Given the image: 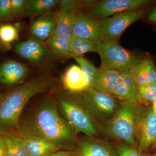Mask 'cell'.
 Wrapping results in <instances>:
<instances>
[{
	"label": "cell",
	"mask_w": 156,
	"mask_h": 156,
	"mask_svg": "<svg viewBox=\"0 0 156 156\" xmlns=\"http://www.w3.org/2000/svg\"><path fill=\"white\" fill-rule=\"evenodd\" d=\"M23 139L44 140L61 150L75 151L74 133L59 114L56 99L48 95L31 113L20 120L16 130Z\"/></svg>",
	"instance_id": "cell-1"
},
{
	"label": "cell",
	"mask_w": 156,
	"mask_h": 156,
	"mask_svg": "<svg viewBox=\"0 0 156 156\" xmlns=\"http://www.w3.org/2000/svg\"><path fill=\"white\" fill-rule=\"evenodd\" d=\"M60 86L57 78L40 76L0 95V134L16 131L23 110L31 98L56 91Z\"/></svg>",
	"instance_id": "cell-2"
},
{
	"label": "cell",
	"mask_w": 156,
	"mask_h": 156,
	"mask_svg": "<svg viewBox=\"0 0 156 156\" xmlns=\"http://www.w3.org/2000/svg\"><path fill=\"white\" fill-rule=\"evenodd\" d=\"M55 99L59 114L74 133H82L89 136L97 134L94 120L84 107L80 98L76 100L58 94Z\"/></svg>",
	"instance_id": "cell-3"
},
{
	"label": "cell",
	"mask_w": 156,
	"mask_h": 156,
	"mask_svg": "<svg viewBox=\"0 0 156 156\" xmlns=\"http://www.w3.org/2000/svg\"><path fill=\"white\" fill-rule=\"evenodd\" d=\"M136 105L121 101L114 114L106 120L103 127L108 136L134 147L137 145L134 132Z\"/></svg>",
	"instance_id": "cell-4"
},
{
	"label": "cell",
	"mask_w": 156,
	"mask_h": 156,
	"mask_svg": "<svg viewBox=\"0 0 156 156\" xmlns=\"http://www.w3.org/2000/svg\"><path fill=\"white\" fill-rule=\"evenodd\" d=\"M101 63L121 72L130 71L145 55L126 50L118 41H105L96 45Z\"/></svg>",
	"instance_id": "cell-5"
},
{
	"label": "cell",
	"mask_w": 156,
	"mask_h": 156,
	"mask_svg": "<svg viewBox=\"0 0 156 156\" xmlns=\"http://www.w3.org/2000/svg\"><path fill=\"white\" fill-rule=\"evenodd\" d=\"M134 132L140 151L146 152L156 139V113L152 105H136Z\"/></svg>",
	"instance_id": "cell-6"
},
{
	"label": "cell",
	"mask_w": 156,
	"mask_h": 156,
	"mask_svg": "<svg viewBox=\"0 0 156 156\" xmlns=\"http://www.w3.org/2000/svg\"><path fill=\"white\" fill-rule=\"evenodd\" d=\"M81 93V102L93 120L106 121L110 119L119 104L112 94L96 91L92 87Z\"/></svg>",
	"instance_id": "cell-7"
},
{
	"label": "cell",
	"mask_w": 156,
	"mask_h": 156,
	"mask_svg": "<svg viewBox=\"0 0 156 156\" xmlns=\"http://www.w3.org/2000/svg\"><path fill=\"white\" fill-rule=\"evenodd\" d=\"M148 7L136 11L121 12L111 17L97 19L103 29L106 41H119L124 31L129 26L144 17Z\"/></svg>",
	"instance_id": "cell-8"
},
{
	"label": "cell",
	"mask_w": 156,
	"mask_h": 156,
	"mask_svg": "<svg viewBox=\"0 0 156 156\" xmlns=\"http://www.w3.org/2000/svg\"><path fill=\"white\" fill-rule=\"evenodd\" d=\"M154 2L153 0H102L96 1L86 11L91 17L97 19L125 11L144 9Z\"/></svg>",
	"instance_id": "cell-9"
},
{
	"label": "cell",
	"mask_w": 156,
	"mask_h": 156,
	"mask_svg": "<svg viewBox=\"0 0 156 156\" xmlns=\"http://www.w3.org/2000/svg\"><path fill=\"white\" fill-rule=\"evenodd\" d=\"M18 56L37 67H52L56 57L44 43L29 40L19 42L15 46Z\"/></svg>",
	"instance_id": "cell-10"
},
{
	"label": "cell",
	"mask_w": 156,
	"mask_h": 156,
	"mask_svg": "<svg viewBox=\"0 0 156 156\" xmlns=\"http://www.w3.org/2000/svg\"><path fill=\"white\" fill-rule=\"evenodd\" d=\"M72 31L73 36L87 39L96 44L106 41L103 29L97 19L91 17L85 10L78 11Z\"/></svg>",
	"instance_id": "cell-11"
},
{
	"label": "cell",
	"mask_w": 156,
	"mask_h": 156,
	"mask_svg": "<svg viewBox=\"0 0 156 156\" xmlns=\"http://www.w3.org/2000/svg\"><path fill=\"white\" fill-rule=\"evenodd\" d=\"M57 10H51L34 19L32 23L29 31V40L44 43L48 41L54 34Z\"/></svg>",
	"instance_id": "cell-12"
},
{
	"label": "cell",
	"mask_w": 156,
	"mask_h": 156,
	"mask_svg": "<svg viewBox=\"0 0 156 156\" xmlns=\"http://www.w3.org/2000/svg\"><path fill=\"white\" fill-rule=\"evenodd\" d=\"M122 76L121 72L101 63L90 87L96 91L112 94Z\"/></svg>",
	"instance_id": "cell-13"
},
{
	"label": "cell",
	"mask_w": 156,
	"mask_h": 156,
	"mask_svg": "<svg viewBox=\"0 0 156 156\" xmlns=\"http://www.w3.org/2000/svg\"><path fill=\"white\" fill-rule=\"evenodd\" d=\"M30 72V68L21 62L7 59L0 66V83L10 86L19 83Z\"/></svg>",
	"instance_id": "cell-14"
},
{
	"label": "cell",
	"mask_w": 156,
	"mask_h": 156,
	"mask_svg": "<svg viewBox=\"0 0 156 156\" xmlns=\"http://www.w3.org/2000/svg\"><path fill=\"white\" fill-rule=\"evenodd\" d=\"M137 87L130 71L123 72L122 79L112 94L121 101L137 104Z\"/></svg>",
	"instance_id": "cell-15"
},
{
	"label": "cell",
	"mask_w": 156,
	"mask_h": 156,
	"mask_svg": "<svg viewBox=\"0 0 156 156\" xmlns=\"http://www.w3.org/2000/svg\"><path fill=\"white\" fill-rule=\"evenodd\" d=\"M76 152L78 156H118L116 148L108 144L95 140L79 141Z\"/></svg>",
	"instance_id": "cell-16"
},
{
	"label": "cell",
	"mask_w": 156,
	"mask_h": 156,
	"mask_svg": "<svg viewBox=\"0 0 156 156\" xmlns=\"http://www.w3.org/2000/svg\"><path fill=\"white\" fill-rule=\"evenodd\" d=\"M130 72L138 86L156 82V66L149 56L146 55Z\"/></svg>",
	"instance_id": "cell-17"
},
{
	"label": "cell",
	"mask_w": 156,
	"mask_h": 156,
	"mask_svg": "<svg viewBox=\"0 0 156 156\" xmlns=\"http://www.w3.org/2000/svg\"><path fill=\"white\" fill-rule=\"evenodd\" d=\"M62 83L66 90L73 93H81L88 88L81 68L76 65L66 71L62 76Z\"/></svg>",
	"instance_id": "cell-18"
},
{
	"label": "cell",
	"mask_w": 156,
	"mask_h": 156,
	"mask_svg": "<svg viewBox=\"0 0 156 156\" xmlns=\"http://www.w3.org/2000/svg\"><path fill=\"white\" fill-rule=\"evenodd\" d=\"M72 10L58 12L56 17L53 35L71 38L73 36V26L78 11Z\"/></svg>",
	"instance_id": "cell-19"
},
{
	"label": "cell",
	"mask_w": 156,
	"mask_h": 156,
	"mask_svg": "<svg viewBox=\"0 0 156 156\" xmlns=\"http://www.w3.org/2000/svg\"><path fill=\"white\" fill-rule=\"evenodd\" d=\"M70 38L53 35L48 41V47L56 58H74L70 51Z\"/></svg>",
	"instance_id": "cell-20"
},
{
	"label": "cell",
	"mask_w": 156,
	"mask_h": 156,
	"mask_svg": "<svg viewBox=\"0 0 156 156\" xmlns=\"http://www.w3.org/2000/svg\"><path fill=\"white\" fill-rule=\"evenodd\" d=\"M23 140L28 156H46L61 150L58 147L44 140L23 139Z\"/></svg>",
	"instance_id": "cell-21"
},
{
	"label": "cell",
	"mask_w": 156,
	"mask_h": 156,
	"mask_svg": "<svg viewBox=\"0 0 156 156\" xmlns=\"http://www.w3.org/2000/svg\"><path fill=\"white\" fill-rule=\"evenodd\" d=\"M58 0H26V17L35 19L58 5Z\"/></svg>",
	"instance_id": "cell-22"
},
{
	"label": "cell",
	"mask_w": 156,
	"mask_h": 156,
	"mask_svg": "<svg viewBox=\"0 0 156 156\" xmlns=\"http://www.w3.org/2000/svg\"><path fill=\"white\" fill-rule=\"evenodd\" d=\"M19 26L0 23V51H9L19 38Z\"/></svg>",
	"instance_id": "cell-23"
},
{
	"label": "cell",
	"mask_w": 156,
	"mask_h": 156,
	"mask_svg": "<svg viewBox=\"0 0 156 156\" xmlns=\"http://www.w3.org/2000/svg\"><path fill=\"white\" fill-rule=\"evenodd\" d=\"M7 146V156H28L23 138L16 131L4 134Z\"/></svg>",
	"instance_id": "cell-24"
},
{
	"label": "cell",
	"mask_w": 156,
	"mask_h": 156,
	"mask_svg": "<svg viewBox=\"0 0 156 156\" xmlns=\"http://www.w3.org/2000/svg\"><path fill=\"white\" fill-rule=\"evenodd\" d=\"M96 45L83 38L73 36L70 38V51L75 57H81L88 53L96 52Z\"/></svg>",
	"instance_id": "cell-25"
},
{
	"label": "cell",
	"mask_w": 156,
	"mask_h": 156,
	"mask_svg": "<svg viewBox=\"0 0 156 156\" xmlns=\"http://www.w3.org/2000/svg\"><path fill=\"white\" fill-rule=\"evenodd\" d=\"M156 97V82L137 87V100L139 104L151 105Z\"/></svg>",
	"instance_id": "cell-26"
},
{
	"label": "cell",
	"mask_w": 156,
	"mask_h": 156,
	"mask_svg": "<svg viewBox=\"0 0 156 156\" xmlns=\"http://www.w3.org/2000/svg\"><path fill=\"white\" fill-rule=\"evenodd\" d=\"M97 1L94 0H58V12L72 10L89 9Z\"/></svg>",
	"instance_id": "cell-27"
},
{
	"label": "cell",
	"mask_w": 156,
	"mask_h": 156,
	"mask_svg": "<svg viewBox=\"0 0 156 156\" xmlns=\"http://www.w3.org/2000/svg\"><path fill=\"white\" fill-rule=\"evenodd\" d=\"M79 64L83 74L85 82L88 88L91 87L92 81L97 72L98 68L84 58L83 56L73 58Z\"/></svg>",
	"instance_id": "cell-28"
},
{
	"label": "cell",
	"mask_w": 156,
	"mask_h": 156,
	"mask_svg": "<svg viewBox=\"0 0 156 156\" xmlns=\"http://www.w3.org/2000/svg\"><path fill=\"white\" fill-rule=\"evenodd\" d=\"M13 19H19L26 16V0H11Z\"/></svg>",
	"instance_id": "cell-29"
},
{
	"label": "cell",
	"mask_w": 156,
	"mask_h": 156,
	"mask_svg": "<svg viewBox=\"0 0 156 156\" xmlns=\"http://www.w3.org/2000/svg\"><path fill=\"white\" fill-rule=\"evenodd\" d=\"M13 19L11 0H0V22Z\"/></svg>",
	"instance_id": "cell-30"
},
{
	"label": "cell",
	"mask_w": 156,
	"mask_h": 156,
	"mask_svg": "<svg viewBox=\"0 0 156 156\" xmlns=\"http://www.w3.org/2000/svg\"><path fill=\"white\" fill-rule=\"evenodd\" d=\"M116 149L118 156H142L140 151L125 143L118 144Z\"/></svg>",
	"instance_id": "cell-31"
},
{
	"label": "cell",
	"mask_w": 156,
	"mask_h": 156,
	"mask_svg": "<svg viewBox=\"0 0 156 156\" xmlns=\"http://www.w3.org/2000/svg\"><path fill=\"white\" fill-rule=\"evenodd\" d=\"M146 17V20L149 23L156 25V5L150 10H148L144 16Z\"/></svg>",
	"instance_id": "cell-32"
},
{
	"label": "cell",
	"mask_w": 156,
	"mask_h": 156,
	"mask_svg": "<svg viewBox=\"0 0 156 156\" xmlns=\"http://www.w3.org/2000/svg\"><path fill=\"white\" fill-rule=\"evenodd\" d=\"M46 156H78L75 151L68 150H59L49 154Z\"/></svg>",
	"instance_id": "cell-33"
},
{
	"label": "cell",
	"mask_w": 156,
	"mask_h": 156,
	"mask_svg": "<svg viewBox=\"0 0 156 156\" xmlns=\"http://www.w3.org/2000/svg\"><path fill=\"white\" fill-rule=\"evenodd\" d=\"M0 156H7V146L4 134H0Z\"/></svg>",
	"instance_id": "cell-34"
},
{
	"label": "cell",
	"mask_w": 156,
	"mask_h": 156,
	"mask_svg": "<svg viewBox=\"0 0 156 156\" xmlns=\"http://www.w3.org/2000/svg\"><path fill=\"white\" fill-rule=\"evenodd\" d=\"M154 108L155 111V112L156 113V97L155 99L154 100L153 103L152 104ZM151 150H154L156 149V139L155 140L154 142V143L152 145L151 147Z\"/></svg>",
	"instance_id": "cell-35"
},
{
	"label": "cell",
	"mask_w": 156,
	"mask_h": 156,
	"mask_svg": "<svg viewBox=\"0 0 156 156\" xmlns=\"http://www.w3.org/2000/svg\"><path fill=\"white\" fill-rule=\"evenodd\" d=\"M145 156H156V154H146Z\"/></svg>",
	"instance_id": "cell-36"
},
{
	"label": "cell",
	"mask_w": 156,
	"mask_h": 156,
	"mask_svg": "<svg viewBox=\"0 0 156 156\" xmlns=\"http://www.w3.org/2000/svg\"><path fill=\"white\" fill-rule=\"evenodd\" d=\"M154 30L156 32V27H154Z\"/></svg>",
	"instance_id": "cell-37"
}]
</instances>
